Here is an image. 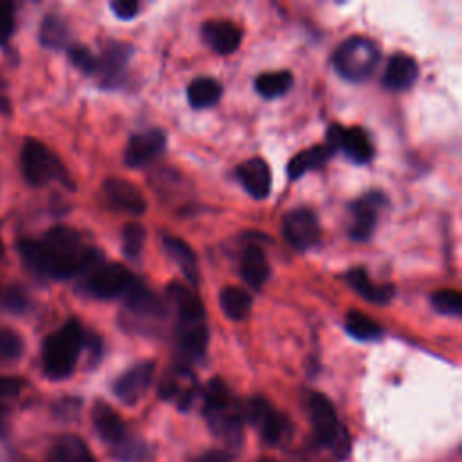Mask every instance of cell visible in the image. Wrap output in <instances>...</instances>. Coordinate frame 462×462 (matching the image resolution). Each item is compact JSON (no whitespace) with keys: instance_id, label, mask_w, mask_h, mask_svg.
Here are the masks:
<instances>
[{"instance_id":"1","label":"cell","mask_w":462,"mask_h":462,"mask_svg":"<svg viewBox=\"0 0 462 462\" xmlns=\"http://www.w3.org/2000/svg\"><path fill=\"white\" fill-rule=\"evenodd\" d=\"M16 249L31 273L51 280H67L101 263V253L69 226H54L40 240L22 238Z\"/></svg>"},{"instance_id":"2","label":"cell","mask_w":462,"mask_h":462,"mask_svg":"<svg viewBox=\"0 0 462 462\" xmlns=\"http://www.w3.org/2000/svg\"><path fill=\"white\" fill-rule=\"evenodd\" d=\"M87 332L78 319H69L56 332L49 334L42 345V368L49 379L69 377L85 346Z\"/></svg>"},{"instance_id":"3","label":"cell","mask_w":462,"mask_h":462,"mask_svg":"<svg viewBox=\"0 0 462 462\" xmlns=\"http://www.w3.org/2000/svg\"><path fill=\"white\" fill-rule=\"evenodd\" d=\"M20 170L27 184L40 188L51 180H60L67 188H74L61 161L38 139H25L20 150Z\"/></svg>"},{"instance_id":"4","label":"cell","mask_w":462,"mask_h":462,"mask_svg":"<svg viewBox=\"0 0 462 462\" xmlns=\"http://www.w3.org/2000/svg\"><path fill=\"white\" fill-rule=\"evenodd\" d=\"M379 58L381 52L374 40L366 36H350L336 49L332 63L339 76L348 81L359 83L374 74Z\"/></svg>"},{"instance_id":"5","label":"cell","mask_w":462,"mask_h":462,"mask_svg":"<svg viewBox=\"0 0 462 462\" xmlns=\"http://www.w3.org/2000/svg\"><path fill=\"white\" fill-rule=\"evenodd\" d=\"M240 411H242V419L251 422L260 431L262 439L271 446L280 444L291 433L289 419L283 413L276 411L262 397H254L247 401L244 406H240Z\"/></svg>"},{"instance_id":"6","label":"cell","mask_w":462,"mask_h":462,"mask_svg":"<svg viewBox=\"0 0 462 462\" xmlns=\"http://www.w3.org/2000/svg\"><path fill=\"white\" fill-rule=\"evenodd\" d=\"M135 278L123 263H97L88 271L85 287L88 294L99 300H112L123 296Z\"/></svg>"},{"instance_id":"7","label":"cell","mask_w":462,"mask_h":462,"mask_svg":"<svg viewBox=\"0 0 462 462\" xmlns=\"http://www.w3.org/2000/svg\"><path fill=\"white\" fill-rule=\"evenodd\" d=\"M309 415L316 444L332 451L337 437L345 430L337 420L334 404L323 393L314 392L309 397Z\"/></svg>"},{"instance_id":"8","label":"cell","mask_w":462,"mask_h":462,"mask_svg":"<svg viewBox=\"0 0 462 462\" xmlns=\"http://www.w3.org/2000/svg\"><path fill=\"white\" fill-rule=\"evenodd\" d=\"M282 231L296 251H307L319 242V222L312 209L296 208L283 217Z\"/></svg>"},{"instance_id":"9","label":"cell","mask_w":462,"mask_h":462,"mask_svg":"<svg viewBox=\"0 0 462 462\" xmlns=\"http://www.w3.org/2000/svg\"><path fill=\"white\" fill-rule=\"evenodd\" d=\"M206 318H177L175 345L184 363L200 361L208 348Z\"/></svg>"},{"instance_id":"10","label":"cell","mask_w":462,"mask_h":462,"mask_svg":"<svg viewBox=\"0 0 462 462\" xmlns=\"http://www.w3.org/2000/svg\"><path fill=\"white\" fill-rule=\"evenodd\" d=\"M325 144H328L334 152L337 148L343 150V153L357 164L368 162L374 157V144H372L368 134L359 126L346 128V126L332 125L328 128Z\"/></svg>"},{"instance_id":"11","label":"cell","mask_w":462,"mask_h":462,"mask_svg":"<svg viewBox=\"0 0 462 462\" xmlns=\"http://www.w3.org/2000/svg\"><path fill=\"white\" fill-rule=\"evenodd\" d=\"M386 199L379 191H368L350 206V227L348 233L354 240H368L375 229L379 208Z\"/></svg>"},{"instance_id":"12","label":"cell","mask_w":462,"mask_h":462,"mask_svg":"<svg viewBox=\"0 0 462 462\" xmlns=\"http://www.w3.org/2000/svg\"><path fill=\"white\" fill-rule=\"evenodd\" d=\"M155 374L153 361H141L123 372L114 383V393L125 404H135L152 384Z\"/></svg>"},{"instance_id":"13","label":"cell","mask_w":462,"mask_h":462,"mask_svg":"<svg viewBox=\"0 0 462 462\" xmlns=\"http://www.w3.org/2000/svg\"><path fill=\"white\" fill-rule=\"evenodd\" d=\"M103 193L108 206H112L117 211H125L130 215H143L146 211V200L141 189L126 179H106L103 182Z\"/></svg>"},{"instance_id":"14","label":"cell","mask_w":462,"mask_h":462,"mask_svg":"<svg viewBox=\"0 0 462 462\" xmlns=\"http://www.w3.org/2000/svg\"><path fill=\"white\" fill-rule=\"evenodd\" d=\"M123 296L126 310L137 319H162L166 316V305L139 280H134Z\"/></svg>"},{"instance_id":"15","label":"cell","mask_w":462,"mask_h":462,"mask_svg":"<svg viewBox=\"0 0 462 462\" xmlns=\"http://www.w3.org/2000/svg\"><path fill=\"white\" fill-rule=\"evenodd\" d=\"M166 135L159 128L144 130L130 137L125 150V164L130 168H139L150 162L155 155L164 150Z\"/></svg>"},{"instance_id":"16","label":"cell","mask_w":462,"mask_h":462,"mask_svg":"<svg viewBox=\"0 0 462 462\" xmlns=\"http://www.w3.org/2000/svg\"><path fill=\"white\" fill-rule=\"evenodd\" d=\"M197 386L195 379L189 374V370L184 365L175 366L171 372L164 374L161 384H159V395L162 399H175L179 408H189L191 401L195 399Z\"/></svg>"},{"instance_id":"17","label":"cell","mask_w":462,"mask_h":462,"mask_svg":"<svg viewBox=\"0 0 462 462\" xmlns=\"http://www.w3.org/2000/svg\"><path fill=\"white\" fill-rule=\"evenodd\" d=\"M236 179L244 189L256 200H262L271 191V168L262 157H253L242 162L236 171Z\"/></svg>"},{"instance_id":"18","label":"cell","mask_w":462,"mask_h":462,"mask_svg":"<svg viewBox=\"0 0 462 462\" xmlns=\"http://www.w3.org/2000/svg\"><path fill=\"white\" fill-rule=\"evenodd\" d=\"M200 34L204 42L218 54H231L242 42V31L229 20H209L202 23Z\"/></svg>"},{"instance_id":"19","label":"cell","mask_w":462,"mask_h":462,"mask_svg":"<svg viewBox=\"0 0 462 462\" xmlns=\"http://www.w3.org/2000/svg\"><path fill=\"white\" fill-rule=\"evenodd\" d=\"M204 415L208 419V424H209L211 431L217 437H220L229 446H238L240 444L244 419H242V411H240L238 406L227 404L220 410L206 411Z\"/></svg>"},{"instance_id":"20","label":"cell","mask_w":462,"mask_h":462,"mask_svg":"<svg viewBox=\"0 0 462 462\" xmlns=\"http://www.w3.org/2000/svg\"><path fill=\"white\" fill-rule=\"evenodd\" d=\"M132 54V47L126 42H110L103 54L97 58L96 74L103 85H116L123 76V70Z\"/></svg>"},{"instance_id":"21","label":"cell","mask_w":462,"mask_h":462,"mask_svg":"<svg viewBox=\"0 0 462 462\" xmlns=\"http://www.w3.org/2000/svg\"><path fill=\"white\" fill-rule=\"evenodd\" d=\"M92 422H94V428H96L97 435L105 442H108L116 448H119L126 442L125 422L110 404H106L103 401H97L92 408Z\"/></svg>"},{"instance_id":"22","label":"cell","mask_w":462,"mask_h":462,"mask_svg":"<svg viewBox=\"0 0 462 462\" xmlns=\"http://www.w3.org/2000/svg\"><path fill=\"white\" fill-rule=\"evenodd\" d=\"M419 76V67L415 60L408 54H393L384 69L383 85L390 90H406L410 88Z\"/></svg>"},{"instance_id":"23","label":"cell","mask_w":462,"mask_h":462,"mask_svg":"<svg viewBox=\"0 0 462 462\" xmlns=\"http://www.w3.org/2000/svg\"><path fill=\"white\" fill-rule=\"evenodd\" d=\"M240 274L244 278V282L251 287V289H260L269 274H271V267L267 263V258L263 254V251L258 245H247L242 251L240 256Z\"/></svg>"},{"instance_id":"24","label":"cell","mask_w":462,"mask_h":462,"mask_svg":"<svg viewBox=\"0 0 462 462\" xmlns=\"http://www.w3.org/2000/svg\"><path fill=\"white\" fill-rule=\"evenodd\" d=\"M346 282L350 283V287L365 300L372 301V303H379L384 305L393 298V287L392 285H377L370 280L368 273L365 267H354L346 273Z\"/></svg>"},{"instance_id":"25","label":"cell","mask_w":462,"mask_h":462,"mask_svg":"<svg viewBox=\"0 0 462 462\" xmlns=\"http://www.w3.org/2000/svg\"><path fill=\"white\" fill-rule=\"evenodd\" d=\"M166 296L177 310V318H204V305L195 291L180 282H171L166 287Z\"/></svg>"},{"instance_id":"26","label":"cell","mask_w":462,"mask_h":462,"mask_svg":"<svg viewBox=\"0 0 462 462\" xmlns=\"http://www.w3.org/2000/svg\"><path fill=\"white\" fill-rule=\"evenodd\" d=\"M332 153H334V150L328 144H314V146L296 153L287 166L289 179L294 180V179H300L301 175H305L307 171L321 168L330 159Z\"/></svg>"},{"instance_id":"27","label":"cell","mask_w":462,"mask_h":462,"mask_svg":"<svg viewBox=\"0 0 462 462\" xmlns=\"http://www.w3.org/2000/svg\"><path fill=\"white\" fill-rule=\"evenodd\" d=\"M38 40L43 47L52 49V51L69 49L72 45L70 43V29H69L67 22L58 14H47L42 20L40 31H38Z\"/></svg>"},{"instance_id":"28","label":"cell","mask_w":462,"mask_h":462,"mask_svg":"<svg viewBox=\"0 0 462 462\" xmlns=\"http://www.w3.org/2000/svg\"><path fill=\"white\" fill-rule=\"evenodd\" d=\"M162 242H164L166 253L179 265V269L188 278V282L197 285L199 283V265H197V256H195L193 249L184 240L175 238V236H164Z\"/></svg>"},{"instance_id":"29","label":"cell","mask_w":462,"mask_h":462,"mask_svg":"<svg viewBox=\"0 0 462 462\" xmlns=\"http://www.w3.org/2000/svg\"><path fill=\"white\" fill-rule=\"evenodd\" d=\"M47 462H96L87 444L76 435L61 437L49 451Z\"/></svg>"},{"instance_id":"30","label":"cell","mask_w":462,"mask_h":462,"mask_svg":"<svg viewBox=\"0 0 462 462\" xmlns=\"http://www.w3.org/2000/svg\"><path fill=\"white\" fill-rule=\"evenodd\" d=\"M220 309L229 319L240 321L247 318L251 310V294L242 287H224L218 294Z\"/></svg>"},{"instance_id":"31","label":"cell","mask_w":462,"mask_h":462,"mask_svg":"<svg viewBox=\"0 0 462 462\" xmlns=\"http://www.w3.org/2000/svg\"><path fill=\"white\" fill-rule=\"evenodd\" d=\"M222 85L213 78H197L188 85V101L193 108H208L218 103Z\"/></svg>"},{"instance_id":"32","label":"cell","mask_w":462,"mask_h":462,"mask_svg":"<svg viewBox=\"0 0 462 462\" xmlns=\"http://www.w3.org/2000/svg\"><path fill=\"white\" fill-rule=\"evenodd\" d=\"M346 332L359 341H374L383 336V327L361 310H348L345 319Z\"/></svg>"},{"instance_id":"33","label":"cell","mask_w":462,"mask_h":462,"mask_svg":"<svg viewBox=\"0 0 462 462\" xmlns=\"http://www.w3.org/2000/svg\"><path fill=\"white\" fill-rule=\"evenodd\" d=\"M292 87V74L289 70L265 72L254 79V88L260 96L273 99L289 92Z\"/></svg>"},{"instance_id":"34","label":"cell","mask_w":462,"mask_h":462,"mask_svg":"<svg viewBox=\"0 0 462 462\" xmlns=\"http://www.w3.org/2000/svg\"><path fill=\"white\" fill-rule=\"evenodd\" d=\"M202 399H204V413L213 411V410H220V408L231 404L229 388L218 377L209 379V383L202 390Z\"/></svg>"},{"instance_id":"35","label":"cell","mask_w":462,"mask_h":462,"mask_svg":"<svg viewBox=\"0 0 462 462\" xmlns=\"http://www.w3.org/2000/svg\"><path fill=\"white\" fill-rule=\"evenodd\" d=\"M431 305L437 312L457 318L462 314V294L455 289H440L431 294Z\"/></svg>"},{"instance_id":"36","label":"cell","mask_w":462,"mask_h":462,"mask_svg":"<svg viewBox=\"0 0 462 462\" xmlns=\"http://www.w3.org/2000/svg\"><path fill=\"white\" fill-rule=\"evenodd\" d=\"M23 356V337L7 327H0V359L16 361Z\"/></svg>"},{"instance_id":"37","label":"cell","mask_w":462,"mask_h":462,"mask_svg":"<svg viewBox=\"0 0 462 462\" xmlns=\"http://www.w3.org/2000/svg\"><path fill=\"white\" fill-rule=\"evenodd\" d=\"M121 236H123V253L130 258L139 256L146 240L144 227L139 222H128L125 224Z\"/></svg>"},{"instance_id":"38","label":"cell","mask_w":462,"mask_h":462,"mask_svg":"<svg viewBox=\"0 0 462 462\" xmlns=\"http://www.w3.org/2000/svg\"><path fill=\"white\" fill-rule=\"evenodd\" d=\"M69 60L72 61V65L76 69H79L81 72L85 74H96V69H97V56L92 54L90 49H87L85 45H78V43H72L69 49Z\"/></svg>"},{"instance_id":"39","label":"cell","mask_w":462,"mask_h":462,"mask_svg":"<svg viewBox=\"0 0 462 462\" xmlns=\"http://www.w3.org/2000/svg\"><path fill=\"white\" fill-rule=\"evenodd\" d=\"M2 303H4V309H7L13 314H23L31 307V300H29L27 292L23 291V287H20V285H11L4 292Z\"/></svg>"},{"instance_id":"40","label":"cell","mask_w":462,"mask_h":462,"mask_svg":"<svg viewBox=\"0 0 462 462\" xmlns=\"http://www.w3.org/2000/svg\"><path fill=\"white\" fill-rule=\"evenodd\" d=\"M14 31V7L9 2H0V45L7 43Z\"/></svg>"},{"instance_id":"41","label":"cell","mask_w":462,"mask_h":462,"mask_svg":"<svg viewBox=\"0 0 462 462\" xmlns=\"http://www.w3.org/2000/svg\"><path fill=\"white\" fill-rule=\"evenodd\" d=\"M114 14L117 18H123V20H130L137 14L139 11V4L135 0H116L110 4Z\"/></svg>"},{"instance_id":"42","label":"cell","mask_w":462,"mask_h":462,"mask_svg":"<svg viewBox=\"0 0 462 462\" xmlns=\"http://www.w3.org/2000/svg\"><path fill=\"white\" fill-rule=\"evenodd\" d=\"M189 462H231V455L226 453V451L209 449V451H204V453L197 455V457L191 458Z\"/></svg>"},{"instance_id":"43","label":"cell","mask_w":462,"mask_h":462,"mask_svg":"<svg viewBox=\"0 0 462 462\" xmlns=\"http://www.w3.org/2000/svg\"><path fill=\"white\" fill-rule=\"evenodd\" d=\"M22 381L14 377H0V397H13L20 392Z\"/></svg>"},{"instance_id":"44","label":"cell","mask_w":462,"mask_h":462,"mask_svg":"<svg viewBox=\"0 0 462 462\" xmlns=\"http://www.w3.org/2000/svg\"><path fill=\"white\" fill-rule=\"evenodd\" d=\"M0 114L9 116L11 114V99L7 96V81L0 74Z\"/></svg>"},{"instance_id":"45","label":"cell","mask_w":462,"mask_h":462,"mask_svg":"<svg viewBox=\"0 0 462 462\" xmlns=\"http://www.w3.org/2000/svg\"><path fill=\"white\" fill-rule=\"evenodd\" d=\"M4 256V245H2V238H0V258Z\"/></svg>"},{"instance_id":"46","label":"cell","mask_w":462,"mask_h":462,"mask_svg":"<svg viewBox=\"0 0 462 462\" xmlns=\"http://www.w3.org/2000/svg\"><path fill=\"white\" fill-rule=\"evenodd\" d=\"M260 462H274V460H271V458H263V460H260Z\"/></svg>"}]
</instances>
